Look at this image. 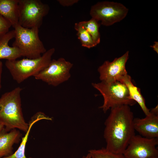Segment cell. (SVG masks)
Wrapping results in <instances>:
<instances>
[{"label": "cell", "instance_id": "5", "mask_svg": "<svg viewBox=\"0 0 158 158\" xmlns=\"http://www.w3.org/2000/svg\"><path fill=\"white\" fill-rule=\"evenodd\" d=\"M92 84L103 97V104L99 108L102 109L104 113L110 108L123 105L133 106L136 103L131 98L126 86L119 81L111 83L101 81Z\"/></svg>", "mask_w": 158, "mask_h": 158}, {"label": "cell", "instance_id": "10", "mask_svg": "<svg viewBox=\"0 0 158 158\" xmlns=\"http://www.w3.org/2000/svg\"><path fill=\"white\" fill-rule=\"evenodd\" d=\"M129 58V51L122 56L115 58L112 62L105 61L99 67L98 71L101 81L111 83L119 80L127 74L126 63Z\"/></svg>", "mask_w": 158, "mask_h": 158}, {"label": "cell", "instance_id": "16", "mask_svg": "<svg viewBox=\"0 0 158 158\" xmlns=\"http://www.w3.org/2000/svg\"><path fill=\"white\" fill-rule=\"evenodd\" d=\"M50 117L46 115L44 113L39 112L35 114L28 123L29 128L25 133V136L22 138L21 143L17 150L12 154L2 158H28L25 155V148L29 135L33 125L36 122L42 119L50 120ZM28 158H32L30 157Z\"/></svg>", "mask_w": 158, "mask_h": 158}, {"label": "cell", "instance_id": "11", "mask_svg": "<svg viewBox=\"0 0 158 158\" xmlns=\"http://www.w3.org/2000/svg\"><path fill=\"white\" fill-rule=\"evenodd\" d=\"M135 131L141 136L149 138H158V107L150 110L149 114L143 118H134Z\"/></svg>", "mask_w": 158, "mask_h": 158}, {"label": "cell", "instance_id": "23", "mask_svg": "<svg viewBox=\"0 0 158 158\" xmlns=\"http://www.w3.org/2000/svg\"><path fill=\"white\" fill-rule=\"evenodd\" d=\"M3 68V63L1 61H0V90L1 88V75L2 71Z\"/></svg>", "mask_w": 158, "mask_h": 158}, {"label": "cell", "instance_id": "17", "mask_svg": "<svg viewBox=\"0 0 158 158\" xmlns=\"http://www.w3.org/2000/svg\"><path fill=\"white\" fill-rule=\"evenodd\" d=\"M74 28L77 32L76 35L82 46L90 48L97 45L90 35L79 22L75 23Z\"/></svg>", "mask_w": 158, "mask_h": 158}, {"label": "cell", "instance_id": "1", "mask_svg": "<svg viewBox=\"0 0 158 158\" xmlns=\"http://www.w3.org/2000/svg\"><path fill=\"white\" fill-rule=\"evenodd\" d=\"M134 119L133 113L128 105L111 109L104 123V137L107 149L116 154L123 153L130 140L135 135Z\"/></svg>", "mask_w": 158, "mask_h": 158}, {"label": "cell", "instance_id": "3", "mask_svg": "<svg viewBox=\"0 0 158 158\" xmlns=\"http://www.w3.org/2000/svg\"><path fill=\"white\" fill-rule=\"evenodd\" d=\"M55 51V48H52L38 58L6 60L5 65L13 79L20 84L29 77L34 76L47 67Z\"/></svg>", "mask_w": 158, "mask_h": 158}, {"label": "cell", "instance_id": "4", "mask_svg": "<svg viewBox=\"0 0 158 158\" xmlns=\"http://www.w3.org/2000/svg\"><path fill=\"white\" fill-rule=\"evenodd\" d=\"M14 28L15 40L12 47L19 49L22 56L30 59H37L47 51L39 37V28H26L18 23Z\"/></svg>", "mask_w": 158, "mask_h": 158}, {"label": "cell", "instance_id": "20", "mask_svg": "<svg viewBox=\"0 0 158 158\" xmlns=\"http://www.w3.org/2000/svg\"><path fill=\"white\" fill-rule=\"evenodd\" d=\"M11 26V23L0 14V39L9 31Z\"/></svg>", "mask_w": 158, "mask_h": 158}, {"label": "cell", "instance_id": "7", "mask_svg": "<svg viewBox=\"0 0 158 158\" xmlns=\"http://www.w3.org/2000/svg\"><path fill=\"white\" fill-rule=\"evenodd\" d=\"M128 9L121 4L109 1L98 2L92 6L90 16L101 24L109 26L119 22L126 16Z\"/></svg>", "mask_w": 158, "mask_h": 158}, {"label": "cell", "instance_id": "21", "mask_svg": "<svg viewBox=\"0 0 158 158\" xmlns=\"http://www.w3.org/2000/svg\"><path fill=\"white\" fill-rule=\"evenodd\" d=\"M57 1L61 6H63L68 7L71 6L77 3L78 0H58Z\"/></svg>", "mask_w": 158, "mask_h": 158}, {"label": "cell", "instance_id": "12", "mask_svg": "<svg viewBox=\"0 0 158 158\" xmlns=\"http://www.w3.org/2000/svg\"><path fill=\"white\" fill-rule=\"evenodd\" d=\"M21 134L16 129L9 132L4 129L0 132V158L12 154L13 146L18 143L20 140Z\"/></svg>", "mask_w": 158, "mask_h": 158}, {"label": "cell", "instance_id": "2", "mask_svg": "<svg viewBox=\"0 0 158 158\" xmlns=\"http://www.w3.org/2000/svg\"><path fill=\"white\" fill-rule=\"evenodd\" d=\"M22 90L16 87L0 98V122L6 131L18 129L26 133L29 129V123L25 120L21 108Z\"/></svg>", "mask_w": 158, "mask_h": 158}, {"label": "cell", "instance_id": "19", "mask_svg": "<svg viewBox=\"0 0 158 158\" xmlns=\"http://www.w3.org/2000/svg\"><path fill=\"white\" fill-rule=\"evenodd\" d=\"M91 158H126L123 154L112 152L106 148L90 150L89 152Z\"/></svg>", "mask_w": 158, "mask_h": 158}, {"label": "cell", "instance_id": "14", "mask_svg": "<svg viewBox=\"0 0 158 158\" xmlns=\"http://www.w3.org/2000/svg\"><path fill=\"white\" fill-rule=\"evenodd\" d=\"M19 0H0V14L14 28L18 23Z\"/></svg>", "mask_w": 158, "mask_h": 158}, {"label": "cell", "instance_id": "8", "mask_svg": "<svg viewBox=\"0 0 158 158\" xmlns=\"http://www.w3.org/2000/svg\"><path fill=\"white\" fill-rule=\"evenodd\" d=\"M73 65L62 57L52 59L47 67L34 77L36 80L56 87L70 78V71Z\"/></svg>", "mask_w": 158, "mask_h": 158}, {"label": "cell", "instance_id": "18", "mask_svg": "<svg viewBox=\"0 0 158 158\" xmlns=\"http://www.w3.org/2000/svg\"><path fill=\"white\" fill-rule=\"evenodd\" d=\"M91 36L96 45L100 42V35L99 31L100 24L99 22L92 18L87 21L79 22Z\"/></svg>", "mask_w": 158, "mask_h": 158}, {"label": "cell", "instance_id": "9", "mask_svg": "<svg viewBox=\"0 0 158 158\" xmlns=\"http://www.w3.org/2000/svg\"><path fill=\"white\" fill-rule=\"evenodd\" d=\"M158 144V138H149L135 134L130 140L123 154L126 158L157 157Z\"/></svg>", "mask_w": 158, "mask_h": 158}, {"label": "cell", "instance_id": "13", "mask_svg": "<svg viewBox=\"0 0 158 158\" xmlns=\"http://www.w3.org/2000/svg\"><path fill=\"white\" fill-rule=\"evenodd\" d=\"M15 36V32L13 30L9 31L0 39V59L13 60L22 56L18 49L10 47L8 45L9 41L14 38Z\"/></svg>", "mask_w": 158, "mask_h": 158}, {"label": "cell", "instance_id": "15", "mask_svg": "<svg viewBox=\"0 0 158 158\" xmlns=\"http://www.w3.org/2000/svg\"><path fill=\"white\" fill-rule=\"evenodd\" d=\"M119 81L126 86L131 98L138 104L146 116L148 115L150 110L146 106L145 99L141 94L140 88L134 85L131 81V77L127 74Z\"/></svg>", "mask_w": 158, "mask_h": 158}, {"label": "cell", "instance_id": "26", "mask_svg": "<svg viewBox=\"0 0 158 158\" xmlns=\"http://www.w3.org/2000/svg\"><path fill=\"white\" fill-rule=\"evenodd\" d=\"M158 158V157H153V158Z\"/></svg>", "mask_w": 158, "mask_h": 158}, {"label": "cell", "instance_id": "6", "mask_svg": "<svg viewBox=\"0 0 158 158\" xmlns=\"http://www.w3.org/2000/svg\"><path fill=\"white\" fill-rule=\"evenodd\" d=\"M49 9L48 4L40 0H19L18 24L26 28H39Z\"/></svg>", "mask_w": 158, "mask_h": 158}, {"label": "cell", "instance_id": "22", "mask_svg": "<svg viewBox=\"0 0 158 158\" xmlns=\"http://www.w3.org/2000/svg\"><path fill=\"white\" fill-rule=\"evenodd\" d=\"M154 44L150 47H152L153 50L155 51L157 53L158 52V42H155Z\"/></svg>", "mask_w": 158, "mask_h": 158}, {"label": "cell", "instance_id": "24", "mask_svg": "<svg viewBox=\"0 0 158 158\" xmlns=\"http://www.w3.org/2000/svg\"><path fill=\"white\" fill-rule=\"evenodd\" d=\"M4 128V126L0 122V132H1Z\"/></svg>", "mask_w": 158, "mask_h": 158}, {"label": "cell", "instance_id": "25", "mask_svg": "<svg viewBox=\"0 0 158 158\" xmlns=\"http://www.w3.org/2000/svg\"><path fill=\"white\" fill-rule=\"evenodd\" d=\"M83 158H91L90 155L89 153L86 156H84Z\"/></svg>", "mask_w": 158, "mask_h": 158}]
</instances>
